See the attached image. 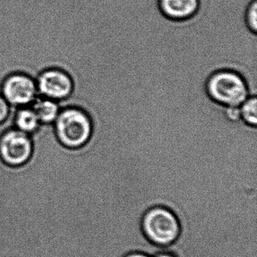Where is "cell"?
Returning a JSON list of instances; mask_svg holds the SVG:
<instances>
[{"label":"cell","mask_w":257,"mask_h":257,"mask_svg":"<svg viewBox=\"0 0 257 257\" xmlns=\"http://www.w3.org/2000/svg\"><path fill=\"white\" fill-rule=\"evenodd\" d=\"M53 126L58 142L70 151L84 148L91 141L94 131L88 112L76 105L61 108Z\"/></svg>","instance_id":"1"},{"label":"cell","mask_w":257,"mask_h":257,"mask_svg":"<svg viewBox=\"0 0 257 257\" xmlns=\"http://www.w3.org/2000/svg\"><path fill=\"white\" fill-rule=\"evenodd\" d=\"M207 92L212 100L224 107L240 106L250 96L244 78L231 70L213 73L207 82Z\"/></svg>","instance_id":"2"},{"label":"cell","mask_w":257,"mask_h":257,"mask_svg":"<svg viewBox=\"0 0 257 257\" xmlns=\"http://www.w3.org/2000/svg\"><path fill=\"white\" fill-rule=\"evenodd\" d=\"M142 229L147 238L159 246H169L180 233V225L177 215L165 207L149 209L142 219Z\"/></svg>","instance_id":"3"},{"label":"cell","mask_w":257,"mask_h":257,"mask_svg":"<svg viewBox=\"0 0 257 257\" xmlns=\"http://www.w3.org/2000/svg\"><path fill=\"white\" fill-rule=\"evenodd\" d=\"M34 153V143L30 135L12 127L0 136V161L6 167L19 169L27 166Z\"/></svg>","instance_id":"4"},{"label":"cell","mask_w":257,"mask_h":257,"mask_svg":"<svg viewBox=\"0 0 257 257\" xmlns=\"http://www.w3.org/2000/svg\"><path fill=\"white\" fill-rule=\"evenodd\" d=\"M0 94L12 107L31 106L39 97L35 78L24 72L17 71L6 76L0 85Z\"/></svg>","instance_id":"5"},{"label":"cell","mask_w":257,"mask_h":257,"mask_svg":"<svg viewBox=\"0 0 257 257\" xmlns=\"http://www.w3.org/2000/svg\"><path fill=\"white\" fill-rule=\"evenodd\" d=\"M37 81L39 96L61 102L74 92L75 82L70 73L60 67H49L39 73Z\"/></svg>","instance_id":"6"},{"label":"cell","mask_w":257,"mask_h":257,"mask_svg":"<svg viewBox=\"0 0 257 257\" xmlns=\"http://www.w3.org/2000/svg\"><path fill=\"white\" fill-rule=\"evenodd\" d=\"M161 13L173 21H186L194 17L201 7V0H158Z\"/></svg>","instance_id":"7"},{"label":"cell","mask_w":257,"mask_h":257,"mask_svg":"<svg viewBox=\"0 0 257 257\" xmlns=\"http://www.w3.org/2000/svg\"><path fill=\"white\" fill-rule=\"evenodd\" d=\"M31 106L43 125H53L61 109L59 102L41 96Z\"/></svg>","instance_id":"8"},{"label":"cell","mask_w":257,"mask_h":257,"mask_svg":"<svg viewBox=\"0 0 257 257\" xmlns=\"http://www.w3.org/2000/svg\"><path fill=\"white\" fill-rule=\"evenodd\" d=\"M43 124L31 106L17 108L14 115V127L32 137L40 130Z\"/></svg>","instance_id":"9"},{"label":"cell","mask_w":257,"mask_h":257,"mask_svg":"<svg viewBox=\"0 0 257 257\" xmlns=\"http://www.w3.org/2000/svg\"><path fill=\"white\" fill-rule=\"evenodd\" d=\"M240 118L245 124L257 127V95H250L239 106Z\"/></svg>","instance_id":"10"},{"label":"cell","mask_w":257,"mask_h":257,"mask_svg":"<svg viewBox=\"0 0 257 257\" xmlns=\"http://www.w3.org/2000/svg\"><path fill=\"white\" fill-rule=\"evenodd\" d=\"M244 20L249 31L257 34V0H252L246 7Z\"/></svg>","instance_id":"11"},{"label":"cell","mask_w":257,"mask_h":257,"mask_svg":"<svg viewBox=\"0 0 257 257\" xmlns=\"http://www.w3.org/2000/svg\"><path fill=\"white\" fill-rule=\"evenodd\" d=\"M12 106L0 94V125L5 124L11 115Z\"/></svg>","instance_id":"12"},{"label":"cell","mask_w":257,"mask_h":257,"mask_svg":"<svg viewBox=\"0 0 257 257\" xmlns=\"http://www.w3.org/2000/svg\"><path fill=\"white\" fill-rule=\"evenodd\" d=\"M225 115L228 120L233 122L242 121L239 106H228L225 107Z\"/></svg>","instance_id":"13"},{"label":"cell","mask_w":257,"mask_h":257,"mask_svg":"<svg viewBox=\"0 0 257 257\" xmlns=\"http://www.w3.org/2000/svg\"><path fill=\"white\" fill-rule=\"evenodd\" d=\"M155 257H177L176 256L175 254H174V243H173V252H161V253L158 254L157 255H156Z\"/></svg>","instance_id":"14"},{"label":"cell","mask_w":257,"mask_h":257,"mask_svg":"<svg viewBox=\"0 0 257 257\" xmlns=\"http://www.w3.org/2000/svg\"><path fill=\"white\" fill-rule=\"evenodd\" d=\"M124 257H152L150 255H147V254L143 253V252H132V253L127 254Z\"/></svg>","instance_id":"15"}]
</instances>
